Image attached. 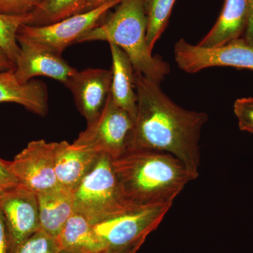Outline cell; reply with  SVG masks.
Instances as JSON below:
<instances>
[{
    "instance_id": "cell-12",
    "label": "cell",
    "mask_w": 253,
    "mask_h": 253,
    "mask_svg": "<svg viewBox=\"0 0 253 253\" xmlns=\"http://www.w3.org/2000/svg\"><path fill=\"white\" fill-rule=\"evenodd\" d=\"M19 56L15 64L14 74L21 84L37 76H45L67 84L77 70L70 66L62 55L26 42H18Z\"/></svg>"
},
{
    "instance_id": "cell-18",
    "label": "cell",
    "mask_w": 253,
    "mask_h": 253,
    "mask_svg": "<svg viewBox=\"0 0 253 253\" xmlns=\"http://www.w3.org/2000/svg\"><path fill=\"white\" fill-rule=\"evenodd\" d=\"M56 239L62 251L86 253L108 251L96 235L94 224L77 212L68 219Z\"/></svg>"
},
{
    "instance_id": "cell-14",
    "label": "cell",
    "mask_w": 253,
    "mask_h": 253,
    "mask_svg": "<svg viewBox=\"0 0 253 253\" xmlns=\"http://www.w3.org/2000/svg\"><path fill=\"white\" fill-rule=\"evenodd\" d=\"M249 16V0H225L217 22L198 45L217 47L239 39L246 33Z\"/></svg>"
},
{
    "instance_id": "cell-23",
    "label": "cell",
    "mask_w": 253,
    "mask_h": 253,
    "mask_svg": "<svg viewBox=\"0 0 253 253\" xmlns=\"http://www.w3.org/2000/svg\"><path fill=\"white\" fill-rule=\"evenodd\" d=\"M234 112L240 130L253 133V96L236 100Z\"/></svg>"
},
{
    "instance_id": "cell-22",
    "label": "cell",
    "mask_w": 253,
    "mask_h": 253,
    "mask_svg": "<svg viewBox=\"0 0 253 253\" xmlns=\"http://www.w3.org/2000/svg\"><path fill=\"white\" fill-rule=\"evenodd\" d=\"M61 251L57 239L40 229L12 253H60Z\"/></svg>"
},
{
    "instance_id": "cell-5",
    "label": "cell",
    "mask_w": 253,
    "mask_h": 253,
    "mask_svg": "<svg viewBox=\"0 0 253 253\" xmlns=\"http://www.w3.org/2000/svg\"><path fill=\"white\" fill-rule=\"evenodd\" d=\"M122 0H114L81 14L74 15L47 26H28L19 28L16 35L18 42H26L56 54L62 55L64 50L86 32L99 26L109 10L118 6Z\"/></svg>"
},
{
    "instance_id": "cell-26",
    "label": "cell",
    "mask_w": 253,
    "mask_h": 253,
    "mask_svg": "<svg viewBox=\"0 0 253 253\" xmlns=\"http://www.w3.org/2000/svg\"><path fill=\"white\" fill-rule=\"evenodd\" d=\"M0 253H11V246L4 218L0 212Z\"/></svg>"
},
{
    "instance_id": "cell-6",
    "label": "cell",
    "mask_w": 253,
    "mask_h": 253,
    "mask_svg": "<svg viewBox=\"0 0 253 253\" xmlns=\"http://www.w3.org/2000/svg\"><path fill=\"white\" fill-rule=\"evenodd\" d=\"M134 123L130 115L118 106L109 94L99 117L87 124L73 144L116 159L129 151Z\"/></svg>"
},
{
    "instance_id": "cell-17",
    "label": "cell",
    "mask_w": 253,
    "mask_h": 253,
    "mask_svg": "<svg viewBox=\"0 0 253 253\" xmlns=\"http://www.w3.org/2000/svg\"><path fill=\"white\" fill-rule=\"evenodd\" d=\"M37 196L41 229L57 238L75 212L73 193L59 187Z\"/></svg>"
},
{
    "instance_id": "cell-11",
    "label": "cell",
    "mask_w": 253,
    "mask_h": 253,
    "mask_svg": "<svg viewBox=\"0 0 253 253\" xmlns=\"http://www.w3.org/2000/svg\"><path fill=\"white\" fill-rule=\"evenodd\" d=\"M111 70L87 68L76 71L66 86L72 93L76 107L87 124L100 115L111 93Z\"/></svg>"
},
{
    "instance_id": "cell-4",
    "label": "cell",
    "mask_w": 253,
    "mask_h": 253,
    "mask_svg": "<svg viewBox=\"0 0 253 253\" xmlns=\"http://www.w3.org/2000/svg\"><path fill=\"white\" fill-rule=\"evenodd\" d=\"M73 195L75 212L92 224L137 208L125 199L113 169V159L106 154L99 155Z\"/></svg>"
},
{
    "instance_id": "cell-24",
    "label": "cell",
    "mask_w": 253,
    "mask_h": 253,
    "mask_svg": "<svg viewBox=\"0 0 253 253\" xmlns=\"http://www.w3.org/2000/svg\"><path fill=\"white\" fill-rule=\"evenodd\" d=\"M42 0H0V14L22 16L31 14Z\"/></svg>"
},
{
    "instance_id": "cell-29",
    "label": "cell",
    "mask_w": 253,
    "mask_h": 253,
    "mask_svg": "<svg viewBox=\"0 0 253 253\" xmlns=\"http://www.w3.org/2000/svg\"><path fill=\"white\" fill-rule=\"evenodd\" d=\"M114 1V0H88L86 4L85 11H90L94 9L105 3L109 2V1Z\"/></svg>"
},
{
    "instance_id": "cell-9",
    "label": "cell",
    "mask_w": 253,
    "mask_h": 253,
    "mask_svg": "<svg viewBox=\"0 0 253 253\" xmlns=\"http://www.w3.org/2000/svg\"><path fill=\"white\" fill-rule=\"evenodd\" d=\"M55 146L56 142L32 141L10 161L20 186L36 194L59 187L55 173Z\"/></svg>"
},
{
    "instance_id": "cell-30",
    "label": "cell",
    "mask_w": 253,
    "mask_h": 253,
    "mask_svg": "<svg viewBox=\"0 0 253 253\" xmlns=\"http://www.w3.org/2000/svg\"><path fill=\"white\" fill-rule=\"evenodd\" d=\"M146 240H142V241H139L137 244H134V246H131L129 249H126V251H125L123 253H136L144 243L145 242Z\"/></svg>"
},
{
    "instance_id": "cell-20",
    "label": "cell",
    "mask_w": 253,
    "mask_h": 253,
    "mask_svg": "<svg viewBox=\"0 0 253 253\" xmlns=\"http://www.w3.org/2000/svg\"><path fill=\"white\" fill-rule=\"evenodd\" d=\"M176 0H144L146 42L151 51L167 28Z\"/></svg>"
},
{
    "instance_id": "cell-3",
    "label": "cell",
    "mask_w": 253,
    "mask_h": 253,
    "mask_svg": "<svg viewBox=\"0 0 253 253\" xmlns=\"http://www.w3.org/2000/svg\"><path fill=\"white\" fill-rule=\"evenodd\" d=\"M146 27L144 0H122L106 21L84 33L77 43L106 41L116 44L129 56L135 72L161 84L170 66L152 54L146 42Z\"/></svg>"
},
{
    "instance_id": "cell-31",
    "label": "cell",
    "mask_w": 253,
    "mask_h": 253,
    "mask_svg": "<svg viewBox=\"0 0 253 253\" xmlns=\"http://www.w3.org/2000/svg\"><path fill=\"white\" fill-rule=\"evenodd\" d=\"M123 252H124V251H123ZM123 252H116V251H109V250H108V251H103V252L99 253H123ZM60 253H86L73 252V251H62V250H61V252H60Z\"/></svg>"
},
{
    "instance_id": "cell-15",
    "label": "cell",
    "mask_w": 253,
    "mask_h": 253,
    "mask_svg": "<svg viewBox=\"0 0 253 253\" xmlns=\"http://www.w3.org/2000/svg\"><path fill=\"white\" fill-rule=\"evenodd\" d=\"M14 103L28 111L46 116L48 111V91L45 83L32 80L26 84L18 81L14 70L0 72V104Z\"/></svg>"
},
{
    "instance_id": "cell-16",
    "label": "cell",
    "mask_w": 253,
    "mask_h": 253,
    "mask_svg": "<svg viewBox=\"0 0 253 253\" xmlns=\"http://www.w3.org/2000/svg\"><path fill=\"white\" fill-rule=\"evenodd\" d=\"M112 58L111 98L135 121L137 113L134 71L132 63L126 53L116 44L110 43Z\"/></svg>"
},
{
    "instance_id": "cell-8",
    "label": "cell",
    "mask_w": 253,
    "mask_h": 253,
    "mask_svg": "<svg viewBox=\"0 0 253 253\" xmlns=\"http://www.w3.org/2000/svg\"><path fill=\"white\" fill-rule=\"evenodd\" d=\"M174 54L178 67L187 73H196L211 67L253 71V44L245 38H240L213 48L194 45L180 39L174 44Z\"/></svg>"
},
{
    "instance_id": "cell-19",
    "label": "cell",
    "mask_w": 253,
    "mask_h": 253,
    "mask_svg": "<svg viewBox=\"0 0 253 253\" xmlns=\"http://www.w3.org/2000/svg\"><path fill=\"white\" fill-rule=\"evenodd\" d=\"M88 0H42L33 12L28 26L52 24L65 18L84 12Z\"/></svg>"
},
{
    "instance_id": "cell-25",
    "label": "cell",
    "mask_w": 253,
    "mask_h": 253,
    "mask_svg": "<svg viewBox=\"0 0 253 253\" xmlns=\"http://www.w3.org/2000/svg\"><path fill=\"white\" fill-rule=\"evenodd\" d=\"M19 186L18 179L10 168V161L0 158V196Z\"/></svg>"
},
{
    "instance_id": "cell-21",
    "label": "cell",
    "mask_w": 253,
    "mask_h": 253,
    "mask_svg": "<svg viewBox=\"0 0 253 253\" xmlns=\"http://www.w3.org/2000/svg\"><path fill=\"white\" fill-rule=\"evenodd\" d=\"M31 18V14L22 16L0 14V48L14 65L21 51L16 41L17 32L21 26L28 25Z\"/></svg>"
},
{
    "instance_id": "cell-10",
    "label": "cell",
    "mask_w": 253,
    "mask_h": 253,
    "mask_svg": "<svg viewBox=\"0 0 253 253\" xmlns=\"http://www.w3.org/2000/svg\"><path fill=\"white\" fill-rule=\"evenodd\" d=\"M0 212L9 234L11 253L41 229L38 196L23 186L0 196Z\"/></svg>"
},
{
    "instance_id": "cell-13",
    "label": "cell",
    "mask_w": 253,
    "mask_h": 253,
    "mask_svg": "<svg viewBox=\"0 0 253 253\" xmlns=\"http://www.w3.org/2000/svg\"><path fill=\"white\" fill-rule=\"evenodd\" d=\"M99 154L73 143L56 142L55 173L59 187L73 193Z\"/></svg>"
},
{
    "instance_id": "cell-27",
    "label": "cell",
    "mask_w": 253,
    "mask_h": 253,
    "mask_svg": "<svg viewBox=\"0 0 253 253\" xmlns=\"http://www.w3.org/2000/svg\"><path fill=\"white\" fill-rule=\"evenodd\" d=\"M250 16L249 25L245 33V39L250 44H253V0H249Z\"/></svg>"
},
{
    "instance_id": "cell-1",
    "label": "cell",
    "mask_w": 253,
    "mask_h": 253,
    "mask_svg": "<svg viewBox=\"0 0 253 253\" xmlns=\"http://www.w3.org/2000/svg\"><path fill=\"white\" fill-rule=\"evenodd\" d=\"M134 83L137 113L129 150H154L172 155L197 179L200 139L208 115L181 107L160 84L141 73H134Z\"/></svg>"
},
{
    "instance_id": "cell-28",
    "label": "cell",
    "mask_w": 253,
    "mask_h": 253,
    "mask_svg": "<svg viewBox=\"0 0 253 253\" xmlns=\"http://www.w3.org/2000/svg\"><path fill=\"white\" fill-rule=\"evenodd\" d=\"M15 65L0 48V72L14 70Z\"/></svg>"
},
{
    "instance_id": "cell-7",
    "label": "cell",
    "mask_w": 253,
    "mask_h": 253,
    "mask_svg": "<svg viewBox=\"0 0 253 253\" xmlns=\"http://www.w3.org/2000/svg\"><path fill=\"white\" fill-rule=\"evenodd\" d=\"M172 205L134 208L94 224L95 232L105 249L123 252L146 240L157 229Z\"/></svg>"
},
{
    "instance_id": "cell-2",
    "label": "cell",
    "mask_w": 253,
    "mask_h": 253,
    "mask_svg": "<svg viewBox=\"0 0 253 253\" xmlns=\"http://www.w3.org/2000/svg\"><path fill=\"white\" fill-rule=\"evenodd\" d=\"M113 166L125 199L134 208L173 205L196 179L179 159L154 150H129Z\"/></svg>"
}]
</instances>
